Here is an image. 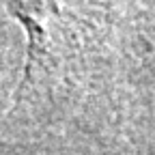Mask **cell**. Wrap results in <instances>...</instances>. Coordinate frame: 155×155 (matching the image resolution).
Segmentation results:
<instances>
[{
    "label": "cell",
    "mask_w": 155,
    "mask_h": 155,
    "mask_svg": "<svg viewBox=\"0 0 155 155\" xmlns=\"http://www.w3.org/2000/svg\"><path fill=\"white\" fill-rule=\"evenodd\" d=\"M24 32L7 140L155 155V2H0Z\"/></svg>",
    "instance_id": "6da1fadb"
},
{
    "label": "cell",
    "mask_w": 155,
    "mask_h": 155,
    "mask_svg": "<svg viewBox=\"0 0 155 155\" xmlns=\"http://www.w3.org/2000/svg\"><path fill=\"white\" fill-rule=\"evenodd\" d=\"M0 155H112V153L95 151L71 142H56V140L19 142V140H7L0 136Z\"/></svg>",
    "instance_id": "7a4b0ae2"
}]
</instances>
